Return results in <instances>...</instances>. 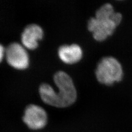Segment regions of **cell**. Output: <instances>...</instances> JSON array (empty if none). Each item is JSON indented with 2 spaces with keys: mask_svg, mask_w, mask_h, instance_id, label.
Wrapping results in <instances>:
<instances>
[{
  "mask_svg": "<svg viewBox=\"0 0 132 132\" xmlns=\"http://www.w3.org/2000/svg\"><path fill=\"white\" fill-rule=\"evenodd\" d=\"M53 80L59 91L55 92L48 84H42L39 88V93L43 101L59 108L73 104L77 100V93L71 77L63 71H59L55 74Z\"/></svg>",
  "mask_w": 132,
  "mask_h": 132,
  "instance_id": "cell-1",
  "label": "cell"
},
{
  "mask_svg": "<svg viewBox=\"0 0 132 132\" xmlns=\"http://www.w3.org/2000/svg\"><path fill=\"white\" fill-rule=\"evenodd\" d=\"M123 74L121 64L112 57L103 58L98 63L95 71L97 80L107 85L120 81L122 79Z\"/></svg>",
  "mask_w": 132,
  "mask_h": 132,
  "instance_id": "cell-2",
  "label": "cell"
},
{
  "mask_svg": "<svg viewBox=\"0 0 132 132\" xmlns=\"http://www.w3.org/2000/svg\"><path fill=\"white\" fill-rule=\"evenodd\" d=\"M122 19V15L118 12L114 13L111 18H90L88 22V30L93 33L94 38L96 41H102L112 35Z\"/></svg>",
  "mask_w": 132,
  "mask_h": 132,
  "instance_id": "cell-3",
  "label": "cell"
},
{
  "mask_svg": "<svg viewBox=\"0 0 132 132\" xmlns=\"http://www.w3.org/2000/svg\"><path fill=\"white\" fill-rule=\"evenodd\" d=\"M5 56L8 63L15 69H24L29 64V57L26 47L19 43L9 45L6 49Z\"/></svg>",
  "mask_w": 132,
  "mask_h": 132,
  "instance_id": "cell-4",
  "label": "cell"
},
{
  "mask_svg": "<svg viewBox=\"0 0 132 132\" xmlns=\"http://www.w3.org/2000/svg\"><path fill=\"white\" fill-rule=\"evenodd\" d=\"M23 121L31 129H41L47 125V114L43 107L31 104L28 105L25 110Z\"/></svg>",
  "mask_w": 132,
  "mask_h": 132,
  "instance_id": "cell-5",
  "label": "cell"
},
{
  "mask_svg": "<svg viewBox=\"0 0 132 132\" xmlns=\"http://www.w3.org/2000/svg\"><path fill=\"white\" fill-rule=\"evenodd\" d=\"M43 29L39 25H28L25 28L22 34L21 40L23 45L28 49H35L38 46V41L43 38Z\"/></svg>",
  "mask_w": 132,
  "mask_h": 132,
  "instance_id": "cell-6",
  "label": "cell"
},
{
  "mask_svg": "<svg viewBox=\"0 0 132 132\" xmlns=\"http://www.w3.org/2000/svg\"><path fill=\"white\" fill-rule=\"evenodd\" d=\"M61 61L67 64H74L79 62L82 56L81 47L77 44L62 45L58 51Z\"/></svg>",
  "mask_w": 132,
  "mask_h": 132,
  "instance_id": "cell-7",
  "label": "cell"
},
{
  "mask_svg": "<svg viewBox=\"0 0 132 132\" xmlns=\"http://www.w3.org/2000/svg\"><path fill=\"white\" fill-rule=\"evenodd\" d=\"M113 6L109 3H106L101 6L96 11L95 17L97 19L111 18L114 13Z\"/></svg>",
  "mask_w": 132,
  "mask_h": 132,
  "instance_id": "cell-8",
  "label": "cell"
},
{
  "mask_svg": "<svg viewBox=\"0 0 132 132\" xmlns=\"http://www.w3.org/2000/svg\"><path fill=\"white\" fill-rule=\"evenodd\" d=\"M6 49H5L2 45L0 44V62L2 61L4 56L5 55Z\"/></svg>",
  "mask_w": 132,
  "mask_h": 132,
  "instance_id": "cell-9",
  "label": "cell"
}]
</instances>
